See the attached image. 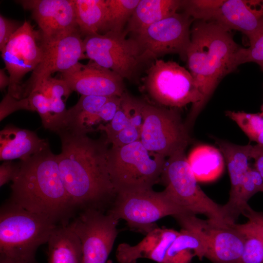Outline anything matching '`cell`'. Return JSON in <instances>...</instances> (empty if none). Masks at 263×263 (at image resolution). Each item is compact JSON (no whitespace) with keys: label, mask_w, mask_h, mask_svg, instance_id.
<instances>
[{"label":"cell","mask_w":263,"mask_h":263,"mask_svg":"<svg viewBox=\"0 0 263 263\" xmlns=\"http://www.w3.org/2000/svg\"><path fill=\"white\" fill-rule=\"evenodd\" d=\"M19 162L6 161L0 166V186L2 187L9 181H12L18 173Z\"/></svg>","instance_id":"cell-37"},{"label":"cell","mask_w":263,"mask_h":263,"mask_svg":"<svg viewBox=\"0 0 263 263\" xmlns=\"http://www.w3.org/2000/svg\"><path fill=\"white\" fill-rule=\"evenodd\" d=\"M259 191L263 192V177L254 167H249L243 179L238 199V207L240 214L248 204L249 199Z\"/></svg>","instance_id":"cell-33"},{"label":"cell","mask_w":263,"mask_h":263,"mask_svg":"<svg viewBox=\"0 0 263 263\" xmlns=\"http://www.w3.org/2000/svg\"><path fill=\"white\" fill-rule=\"evenodd\" d=\"M119 220L103 210H81L69 225L79 237L83 263H107L118 234Z\"/></svg>","instance_id":"cell-12"},{"label":"cell","mask_w":263,"mask_h":263,"mask_svg":"<svg viewBox=\"0 0 263 263\" xmlns=\"http://www.w3.org/2000/svg\"><path fill=\"white\" fill-rule=\"evenodd\" d=\"M106 1L108 11L107 32H123L140 0Z\"/></svg>","instance_id":"cell-30"},{"label":"cell","mask_w":263,"mask_h":263,"mask_svg":"<svg viewBox=\"0 0 263 263\" xmlns=\"http://www.w3.org/2000/svg\"><path fill=\"white\" fill-rule=\"evenodd\" d=\"M82 37L78 29L51 38L40 36L41 59L30 77L22 84L21 97L52 74L65 73L79 60L87 58Z\"/></svg>","instance_id":"cell-13"},{"label":"cell","mask_w":263,"mask_h":263,"mask_svg":"<svg viewBox=\"0 0 263 263\" xmlns=\"http://www.w3.org/2000/svg\"><path fill=\"white\" fill-rule=\"evenodd\" d=\"M179 0H140L124 31L127 36L137 35L152 24L180 9Z\"/></svg>","instance_id":"cell-22"},{"label":"cell","mask_w":263,"mask_h":263,"mask_svg":"<svg viewBox=\"0 0 263 263\" xmlns=\"http://www.w3.org/2000/svg\"><path fill=\"white\" fill-rule=\"evenodd\" d=\"M144 103L145 101L139 99L131 122L113 139L111 143L112 147H120L140 140Z\"/></svg>","instance_id":"cell-32"},{"label":"cell","mask_w":263,"mask_h":263,"mask_svg":"<svg viewBox=\"0 0 263 263\" xmlns=\"http://www.w3.org/2000/svg\"><path fill=\"white\" fill-rule=\"evenodd\" d=\"M39 31L25 21L11 37L1 52L5 69L9 74L10 83L7 94L20 99L21 80L24 75L33 71L42 57Z\"/></svg>","instance_id":"cell-15"},{"label":"cell","mask_w":263,"mask_h":263,"mask_svg":"<svg viewBox=\"0 0 263 263\" xmlns=\"http://www.w3.org/2000/svg\"><path fill=\"white\" fill-rule=\"evenodd\" d=\"M126 36L124 32H108L86 37L83 40L85 54L90 60L132 81L155 60L133 38Z\"/></svg>","instance_id":"cell-6"},{"label":"cell","mask_w":263,"mask_h":263,"mask_svg":"<svg viewBox=\"0 0 263 263\" xmlns=\"http://www.w3.org/2000/svg\"><path fill=\"white\" fill-rule=\"evenodd\" d=\"M251 157L255 160L254 167L263 177V146H253Z\"/></svg>","instance_id":"cell-39"},{"label":"cell","mask_w":263,"mask_h":263,"mask_svg":"<svg viewBox=\"0 0 263 263\" xmlns=\"http://www.w3.org/2000/svg\"><path fill=\"white\" fill-rule=\"evenodd\" d=\"M173 217L182 228L196 232L204 243L205 257L213 263H240L244 249V235L236 224L220 225L195 214L182 213Z\"/></svg>","instance_id":"cell-11"},{"label":"cell","mask_w":263,"mask_h":263,"mask_svg":"<svg viewBox=\"0 0 263 263\" xmlns=\"http://www.w3.org/2000/svg\"><path fill=\"white\" fill-rule=\"evenodd\" d=\"M143 87L156 105L171 108L192 104L194 110L201 94L188 70L173 61L156 59L147 70Z\"/></svg>","instance_id":"cell-8"},{"label":"cell","mask_w":263,"mask_h":263,"mask_svg":"<svg viewBox=\"0 0 263 263\" xmlns=\"http://www.w3.org/2000/svg\"><path fill=\"white\" fill-rule=\"evenodd\" d=\"M259 113L261 116H263V104L262 105L261 107V112Z\"/></svg>","instance_id":"cell-42"},{"label":"cell","mask_w":263,"mask_h":263,"mask_svg":"<svg viewBox=\"0 0 263 263\" xmlns=\"http://www.w3.org/2000/svg\"><path fill=\"white\" fill-rule=\"evenodd\" d=\"M121 96H111L109 100L102 106L98 113L96 124L101 122H110L115 116L119 109Z\"/></svg>","instance_id":"cell-35"},{"label":"cell","mask_w":263,"mask_h":263,"mask_svg":"<svg viewBox=\"0 0 263 263\" xmlns=\"http://www.w3.org/2000/svg\"><path fill=\"white\" fill-rule=\"evenodd\" d=\"M57 225L8 200L0 211V255L35 260L38 248L47 243Z\"/></svg>","instance_id":"cell-4"},{"label":"cell","mask_w":263,"mask_h":263,"mask_svg":"<svg viewBox=\"0 0 263 263\" xmlns=\"http://www.w3.org/2000/svg\"><path fill=\"white\" fill-rule=\"evenodd\" d=\"M166 159L149 150L140 140L109 149L108 168L116 194L152 188L158 183Z\"/></svg>","instance_id":"cell-5"},{"label":"cell","mask_w":263,"mask_h":263,"mask_svg":"<svg viewBox=\"0 0 263 263\" xmlns=\"http://www.w3.org/2000/svg\"><path fill=\"white\" fill-rule=\"evenodd\" d=\"M208 20L242 32L249 41L263 29V0H224Z\"/></svg>","instance_id":"cell-18"},{"label":"cell","mask_w":263,"mask_h":263,"mask_svg":"<svg viewBox=\"0 0 263 263\" xmlns=\"http://www.w3.org/2000/svg\"><path fill=\"white\" fill-rule=\"evenodd\" d=\"M215 140L225 160L231 182L229 200L224 207L230 221L235 223L240 214L238 199L243 179L250 167L253 146L249 144L241 146L219 139Z\"/></svg>","instance_id":"cell-19"},{"label":"cell","mask_w":263,"mask_h":263,"mask_svg":"<svg viewBox=\"0 0 263 263\" xmlns=\"http://www.w3.org/2000/svg\"><path fill=\"white\" fill-rule=\"evenodd\" d=\"M225 115L236 123L250 140L263 146V116L259 113L227 111Z\"/></svg>","instance_id":"cell-31"},{"label":"cell","mask_w":263,"mask_h":263,"mask_svg":"<svg viewBox=\"0 0 263 263\" xmlns=\"http://www.w3.org/2000/svg\"><path fill=\"white\" fill-rule=\"evenodd\" d=\"M187 160L197 182H207L217 179L224 168V156L219 149L206 145L195 147Z\"/></svg>","instance_id":"cell-25"},{"label":"cell","mask_w":263,"mask_h":263,"mask_svg":"<svg viewBox=\"0 0 263 263\" xmlns=\"http://www.w3.org/2000/svg\"><path fill=\"white\" fill-rule=\"evenodd\" d=\"M242 214L247 218L263 237V212L253 210L247 204L243 209Z\"/></svg>","instance_id":"cell-38"},{"label":"cell","mask_w":263,"mask_h":263,"mask_svg":"<svg viewBox=\"0 0 263 263\" xmlns=\"http://www.w3.org/2000/svg\"><path fill=\"white\" fill-rule=\"evenodd\" d=\"M121 99L119 109L113 118L105 125L99 124L96 129L105 133L108 144H111L115 136L129 125L139 100L127 92L121 96Z\"/></svg>","instance_id":"cell-28"},{"label":"cell","mask_w":263,"mask_h":263,"mask_svg":"<svg viewBox=\"0 0 263 263\" xmlns=\"http://www.w3.org/2000/svg\"><path fill=\"white\" fill-rule=\"evenodd\" d=\"M11 185L8 200L57 225H68L76 211L62 181L50 146L24 160Z\"/></svg>","instance_id":"cell-2"},{"label":"cell","mask_w":263,"mask_h":263,"mask_svg":"<svg viewBox=\"0 0 263 263\" xmlns=\"http://www.w3.org/2000/svg\"><path fill=\"white\" fill-rule=\"evenodd\" d=\"M244 235V249L240 263H263V237L249 221L236 224Z\"/></svg>","instance_id":"cell-29"},{"label":"cell","mask_w":263,"mask_h":263,"mask_svg":"<svg viewBox=\"0 0 263 263\" xmlns=\"http://www.w3.org/2000/svg\"><path fill=\"white\" fill-rule=\"evenodd\" d=\"M10 83L9 76L5 73V69L0 70V90H3L6 86H9Z\"/></svg>","instance_id":"cell-41"},{"label":"cell","mask_w":263,"mask_h":263,"mask_svg":"<svg viewBox=\"0 0 263 263\" xmlns=\"http://www.w3.org/2000/svg\"><path fill=\"white\" fill-rule=\"evenodd\" d=\"M19 23L0 15V50L5 47L13 35L21 26Z\"/></svg>","instance_id":"cell-36"},{"label":"cell","mask_w":263,"mask_h":263,"mask_svg":"<svg viewBox=\"0 0 263 263\" xmlns=\"http://www.w3.org/2000/svg\"><path fill=\"white\" fill-rule=\"evenodd\" d=\"M241 48L231 31L215 21L194 20L186 53L188 71L201 94L197 106L190 111L187 124L190 126L227 75L236 68V55Z\"/></svg>","instance_id":"cell-3"},{"label":"cell","mask_w":263,"mask_h":263,"mask_svg":"<svg viewBox=\"0 0 263 263\" xmlns=\"http://www.w3.org/2000/svg\"><path fill=\"white\" fill-rule=\"evenodd\" d=\"M108 212L146 235L165 216L190 213L175 203L165 189L157 192L152 188L117 193Z\"/></svg>","instance_id":"cell-9"},{"label":"cell","mask_w":263,"mask_h":263,"mask_svg":"<svg viewBox=\"0 0 263 263\" xmlns=\"http://www.w3.org/2000/svg\"><path fill=\"white\" fill-rule=\"evenodd\" d=\"M107 263H113V262L111 261H108Z\"/></svg>","instance_id":"cell-43"},{"label":"cell","mask_w":263,"mask_h":263,"mask_svg":"<svg viewBox=\"0 0 263 263\" xmlns=\"http://www.w3.org/2000/svg\"><path fill=\"white\" fill-rule=\"evenodd\" d=\"M56 155L60 177L75 209L103 210L116 193L108 168L109 148L106 137L94 139L82 132L62 130Z\"/></svg>","instance_id":"cell-1"},{"label":"cell","mask_w":263,"mask_h":263,"mask_svg":"<svg viewBox=\"0 0 263 263\" xmlns=\"http://www.w3.org/2000/svg\"><path fill=\"white\" fill-rule=\"evenodd\" d=\"M194 19L187 13L176 12L132 36L154 58L176 54L186 60Z\"/></svg>","instance_id":"cell-14"},{"label":"cell","mask_w":263,"mask_h":263,"mask_svg":"<svg viewBox=\"0 0 263 263\" xmlns=\"http://www.w3.org/2000/svg\"><path fill=\"white\" fill-rule=\"evenodd\" d=\"M76 21L85 37L107 31L108 11L106 0H74Z\"/></svg>","instance_id":"cell-26"},{"label":"cell","mask_w":263,"mask_h":263,"mask_svg":"<svg viewBox=\"0 0 263 263\" xmlns=\"http://www.w3.org/2000/svg\"><path fill=\"white\" fill-rule=\"evenodd\" d=\"M47 244V263H83L80 240L69 224L57 225Z\"/></svg>","instance_id":"cell-23"},{"label":"cell","mask_w":263,"mask_h":263,"mask_svg":"<svg viewBox=\"0 0 263 263\" xmlns=\"http://www.w3.org/2000/svg\"><path fill=\"white\" fill-rule=\"evenodd\" d=\"M180 232L156 226L135 245L120 244L115 256L119 263H136L140 258H147L158 263H164L167 252Z\"/></svg>","instance_id":"cell-20"},{"label":"cell","mask_w":263,"mask_h":263,"mask_svg":"<svg viewBox=\"0 0 263 263\" xmlns=\"http://www.w3.org/2000/svg\"><path fill=\"white\" fill-rule=\"evenodd\" d=\"M161 179L171 199L188 212L206 215L208 219L221 225H232L223 206L208 197L197 184L185 151L166 160Z\"/></svg>","instance_id":"cell-7"},{"label":"cell","mask_w":263,"mask_h":263,"mask_svg":"<svg viewBox=\"0 0 263 263\" xmlns=\"http://www.w3.org/2000/svg\"><path fill=\"white\" fill-rule=\"evenodd\" d=\"M17 2L31 12L43 38L79 30L74 0H22Z\"/></svg>","instance_id":"cell-17"},{"label":"cell","mask_w":263,"mask_h":263,"mask_svg":"<svg viewBox=\"0 0 263 263\" xmlns=\"http://www.w3.org/2000/svg\"><path fill=\"white\" fill-rule=\"evenodd\" d=\"M110 97L81 95L76 104L67 110L62 130L87 133L94 131L93 127L96 124L98 113Z\"/></svg>","instance_id":"cell-24"},{"label":"cell","mask_w":263,"mask_h":263,"mask_svg":"<svg viewBox=\"0 0 263 263\" xmlns=\"http://www.w3.org/2000/svg\"><path fill=\"white\" fill-rule=\"evenodd\" d=\"M142 114L140 141L147 149L165 157L185 151L191 139L177 109L145 102Z\"/></svg>","instance_id":"cell-10"},{"label":"cell","mask_w":263,"mask_h":263,"mask_svg":"<svg viewBox=\"0 0 263 263\" xmlns=\"http://www.w3.org/2000/svg\"><path fill=\"white\" fill-rule=\"evenodd\" d=\"M249 42L248 48L241 47L237 52L234 66L237 69L241 64L252 62L257 63L263 71V29Z\"/></svg>","instance_id":"cell-34"},{"label":"cell","mask_w":263,"mask_h":263,"mask_svg":"<svg viewBox=\"0 0 263 263\" xmlns=\"http://www.w3.org/2000/svg\"><path fill=\"white\" fill-rule=\"evenodd\" d=\"M61 78L81 95L120 97L125 92L122 77L92 60L86 64L79 62L62 74Z\"/></svg>","instance_id":"cell-16"},{"label":"cell","mask_w":263,"mask_h":263,"mask_svg":"<svg viewBox=\"0 0 263 263\" xmlns=\"http://www.w3.org/2000/svg\"><path fill=\"white\" fill-rule=\"evenodd\" d=\"M0 263H38L35 260H27L0 255Z\"/></svg>","instance_id":"cell-40"},{"label":"cell","mask_w":263,"mask_h":263,"mask_svg":"<svg viewBox=\"0 0 263 263\" xmlns=\"http://www.w3.org/2000/svg\"><path fill=\"white\" fill-rule=\"evenodd\" d=\"M0 160H26L49 147L48 141L36 132L12 125L0 132Z\"/></svg>","instance_id":"cell-21"},{"label":"cell","mask_w":263,"mask_h":263,"mask_svg":"<svg viewBox=\"0 0 263 263\" xmlns=\"http://www.w3.org/2000/svg\"><path fill=\"white\" fill-rule=\"evenodd\" d=\"M195 256L200 260L205 257L204 243L194 231L182 228L169 247L164 263H190Z\"/></svg>","instance_id":"cell-27"}]
</instances>
